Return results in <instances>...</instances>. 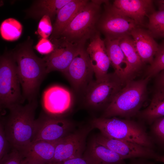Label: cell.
<instances>
[{"mask_svg": "<svg viewBox=\"0 0 164 164\" xmlns=\"http://www.w3.org/2000/svg\"><path fill=\"white\" fill-rule=\"evenodd\" d=\"M32 44L29 38L12 51L23 95L29 102L36 100L40 85L47 74L45 62L34 53Z\"/></svg>", "mask_w": 164, "mask_h": 164, "instance_id": "cell-1", "label": "cell"}, {"mask_svg": "<svg viewBox=\"0 0 164 164\" xmlns=\"http://www.w3.org/2000/svg\"><path fill=\"white\" fill-rule=\"evenodd\" d=\"M36 100L25 105H14L9 110L6 118L2 119L4 132L11 148L20 151L32 141L36 130Z\"/></svg>", "mask_w": 164, "mask_h": 164, "instance_id": "cell-2", "label": "cell"}, {"mask_svg": "<svg viewBox=\"0 0 164 164\" xmlns=\"http://www.w3.org/2000/svg\"><path fill=\"white\" fill-rule=\"evenodd\" d=\"M90 125L93 129H98L109 138L132 142L154 149V143L141 122L116 117H101L93 119Z\"/></svg>", "mask_w": 164, "mask_h": 164, "instance_id": "cell-3", "label": "cell"}, {"mask_svg": "<svg viewBox=\"0 0 164 164\" xmlns=\"http://www.w3.org/2000/svg\"><path fill=\"white\" fill-rule=\"evenodd\" d=\"M150 79L146 77L140 80L126 81L104 109L101 117L120 116L128 119L137 115L146 100L147 86Z\"/></svg>", "mask_w": 164, "mask_h": 164, "instance_id": "cell-4", "label": "cell"}, {"mask_svg": "<svg viewBox=\"0 0 164 164\" xmlns=\"http://www.w3.org/2000/svg\"><path fill=\"white\" fill-rule=\"evenodd\" d=\"M106 1H89L56 39L84 46L97 31V24L101 14V5Z\"/></svg>", "mask_w": 164, "mask_h": 164, "instance_id": "cell-5", "label": "cell"}, {"mask_svg": "<svg viewBox=\"0 0 164 164\" xmlns=\"http://www.w3.org/2000/svg\"><path fill=\"white\" fill-rule=\"evenodd\" d=\"M16 63L12 51L0 56V110L21 104L22 95Z\"/></svg>", "mask_w": 164, "mask_h": 164, "instance_id": "cell-6", "label": "cell"}, {"mask_svg": "<svg viewBox=\"0 0 164 164\" xmlns=\"http://www.w3.org/2000/svg\"><path fill=\"white\" fill-rule=\"evenodd\" d=\"M104 4V11L97 21L96 30L102 33L105 38L118 39L130 35L133 29L141 27L109 1Z\"/></svg>", "mask_w": 164, "mask_h": 164, "instance_id": "cell-7", "label": "cell"}, {"mask_svg": "<svg viewBox=\"0 0 164 164\" xmlns=\"http://www.w3.org/2000/svg\"><path fill=\"white\" fill-rule=\"evenodd\" d=\"M126 82L114 73L100 81L93 80L85 91L86 103L95 109H105Z\"/></svg>", "mask_w": 164, "mask_h": 164, "instance_id": "cell-8", "label": "cell"}, {"mask_svg": "<svg viewBox=\"0 0 164 164\" xmlns=\"http://www.w3.org/2000/svg\"><path fill=\"white\" fill-rule=\"evenodd\" d=\"M98 143L110 150L125 160L142 158L155 162H164V155L154 149L130 142L111 138L101 133L93 138Z\"/></svg>", "mask_w": 164, "mask_h": 164, "instance_id": "cell-9", "label": "cell"}, {"mask_svg": "<svg viewBox=\"0 0 164 164\" xmlns=\"http://www.w3.org/2000/svg\"><path fill=\"white\" fill-rule=\"evenodd\" d=\"M74 127L71 121L62 117L42 114L36 119L35 132L32 142L57 141L71 132Z\"/></svg>", "mask_w": 164, "mask_h": 164, "instance_id": "cell-10", "label": "cell"}, {"mask_svg": "<svg viewBox=\"0 0 164 164\" xmlns=\"http://www.w3.org/2000/svg\"><path fill=\"white\" fill-rule=\"evenodd\" d=\"M93 129L90 125L84 126L59 140L50 164L82 156L85 150L87 137Z\"/></svg>", "mask_w": 164, "mask_h": 164, "instance_id": "cell-11", "label": "cell"}, {"mask_svg": "<svg viewBox=\"0 0 164 164\" xmlns=\"http://www.w3.org/2000/svg\"><path fill=\"white\" fill-rule=\"evenodd\" d=\"M78 91H86L94 74L89 57L84 47L77 52L63 73Z\"/></svg>", "mask_w": 164, "mask_h": 164, "instance_id": "cell-12", "label": "cell"}, {"mask_svg": "<svg viewBox=\"0 0 164 164\" xmlns=\"http://www.w3.org/2000/svg\"><path fill=\"white\" fill-rule=\"evenodd\" d=\"M53 51L43 58L47 73L57 71L63 73L80 49L84 46L73 44L59 39L52 40Z\"/></svg>", "mask_w": 164, "mask_h": 164, "instance_id": "cell-13", "label": "cell"}, {"mask_svg": "<svg viewBox=\"0 0 164 164\" xmlns=\"http://www.w3.org/2000/svg\"><path fill=\"white\" fill-rule=\"evenodd\" d=\"M72 103L71 94L62 87L52 86L44 93L43 107L45 113L48 114L62 117L70 110Z\"/></svg>", "mask_w": 164, "mask_h": 164, "instance_id": "cell-14", "label": "cell"}, {"mask_svg": "<svg viewBox=\"0 0 164 164\" xmlns=\"http://www.w3.org/2000/svg\"><path fill=\"white\" fill-rule=\"evenodd\" d=\"M86 50L90 60L96 80H102L108 74L110 63L104 41L101 38L98 31L97 30L90 39V43Z\"/></svg>", "mask_w": 164, "mask_h": 164, "instance_id": "cell-15", "label": "cell"}, {"mask_svg": "<svg viewBox=\"0 0 164 164\" xmlns=\"http://www.w3.org/2000/svg\"><path fill=\"white\" fill-rule=\"evenodd\" d=\"M152 0H116L112 4L139 26L143 25L145 17L154 11Z\"/></svg>", "mask_w": 164, "mask_h": 164, "instance_id": "cell-16", "label": "cell"}, {"mask_svg": "<svg viewBox=\"0 0 164 164\" xmlns=\"http://www.w3.org/2000/svg\"><path fill=\"white\" fill-rule=\"evenodd\" d=\"M130 36L143 63L150 64L158 50L159 45L148 30L141 27L133 29L131 32Z\"/></svg>", "mask_w": 164, "mask_h": 164, "instance_id": "cell-17", "label": "cell"}, {"mask_svg": "<svg viewBox=\"0 0 164 164\" xmlns=\"http://www.w3.org/2000/svg\"><path fill=\"white\" fill-rule=\"evenodd\" d=\"M119 44L127 63L124 74V79L126 82L133 80L141 72L145 64L139 56L130 35L125 36L119 38Z\"/></svg>", "mask_w": 164, "mask_h": 164, "instance_id": "cell-18", "label": "cell"}, {"mask_svg": "<svg viewBox=\"0 0 164 164\" xmlns=\"http://www.w3.org/2000/svg\"><path fill=\"white\" fill-rule=\"evenodd\" d=\"M59 141L32 142L19 152L24 159L50 164L53 157L56 146Z\"/></svg>", "mask_w": 164, "mask_h": 164, "instance_id": "cell-19", "label": "cell"}, {"mask_svg": "<svg viewBox=\"0 0 164 164\" xmlns=\"http://www.w3.org/2000/svg\"><path fill=\"white\" fill-rule=\"evenodd\" d=\"M83 156L90 164H126L119 155L97 142L90 141Z\"/></svg>", "mask_w": 164, "mask_h": 164, "instance_id": "cell-20", "label": "cell"}, {"mask_svg": "<svg viewBox=\"0 0 164 164\" xmlns=\"http://www.w3.org/2000/svg\"><path fill=\"white\" fill-rule=\"evenodd\" d=\"M89 0H71L58 11L53 26L51 38L58 39L68 24Z\"/></svg>", "mask_w": 164, "mask_h": 164, "instance_id": "cell-21", "label": "cell"}, {"mask_svg": "<svg viewBox=\"0 0 164 164\" xmlns=\"http://www.w3.org/2000/svg\"><path fill=\"white\" fill-rule=\"evenodd\" d=\"M71 0H40L34 2L26 11L27 16L38 19L44 15L49 16L51 20L56 16L59 10Z\"/></svg>", "mask_w": 164, "mask_h": 164, "instance_id": "cell-22", "label": "cell"}, {"mask_svg": "<svg viewBox=\"0 0 164 164\" xmlns=\"http://www.w3.org/2000/svg\"><path fill=\"white\" fill-rule=\"evenodd\" d=\"M119 39L104 40L107 55L114 73L124 81L125 70L127 65L125 55L119 44Z\"/></svg>", "mask_w": 164, "mask_h": 164, "instance_id": "cell-23", "label": "cell"}, {"mask_svg": "<svg viewBox=\"0 0 164 164\" xmlns=\"http://www.w3.org/2000/svg\"><path fill=\"white\" fill-rule=\"evenodd\" d=\"M137 115L149 125L157 119L164 117V92L155 91L149 105Z\"/></svg>", "mask_w": 164, "mask_h": 164, "instance_id": "cell-24", "label": "cell"}, {"mask_svg": "<svg viewBox=\"0 0 164 164\" xmlns=\"http://www.w3.org/2000/svg\"><path fill=\"white\" fill-rule=\"evenodd\" d=\"M22 26L17 20L9 18L4 20L0 25V34L1 37L7 41L17 40L21 35Z\"/></svg>", "mask_w": 164, "mask_h": 164, "instance_id": "cell-25", "label": "cell"}, {"mask_svg": "<svg viewBox=\"0 0 164 164\" xmlns=\"http://www.w3.org/2000/svg\"><path fill=\"white\" fill-rule=\"evenodd\" d=\"M149 23L148 31L154 38H163L164 36V9L154 11L148 16Z\"/></svg>", "mask_w": 164, "mask_h": 164, "instance_id": "cell-26", "label": "cell"}, {"mask_svg": "<svg viewBox=\"0 0 164 164\" xmlns=\"http://www.w3.org/2000/svg\"><path fill=\"white\" fill-rule=\"evenodd\" d=\"M164 70V43L163 41L159 45L152 63L147 69V77L150 78L155 77L162 70Z\"/></svg>", "mask_w": 164, "mask_h": 164, "instance_id": "cell-27", "label": "cell"}, {"mask_svg": "<svg viewBox=\"0 0 164 164\" xmlns=\"http://www.w3.org/2000/svg\"><path fill=\"white\" fill-rule=\"evenodd\" d=\"M149 135L154 143L161 148L164 145V117L155 120L150 125Z\"/></svg>", "mask_w": 164, "mask_h": 164, "instance_id": "cell-28", "label": "cell"}, {"mask_svg": "<svg viewBox=\"0 0 164 164\" xmlns=\"http://www.w3.org/2000/svg\"><path fill=\"white\" fill-rule=\"evenodd\" d=\"M50 18L47 15L42 17L39 23L37 32L42 38H47L51 34L53 26Z\"/></svg>", "mask_w": 164, "mask_h": 164, "instance_id": "cell-29", "label": "cell"}, {"mask_svg": "<svg viewBox=\"0 0 164 164\" xmlns=\"http://www.w3.org/2000/svg\"><path fill=\"white\" fill-rule=\"evenodd\" d=\"M23 158L20 152L12 148L0 162V164H23Z\"/></svg>", "mask_w": 164, "mask_h": 164, "instance_id": "cell-30", "label": "cell"}, {"mask_svg": "<svg viewBox=\"0 0 164 164\" xmlns=\"http://www.w3.org/2000/svg\"><path fill=\"white\" fill-rule=\"evenodd\" d=\"M11 148L6 137L2 119L0 115V162Z\"/></svg>", "mask_w": 164, "mask_h": 164, "instance_id": "cell-31", "label": "cell"}, {"mask_svg": "<svg viewBox=\"0 0 164 164\" xmlns=\"http://www.w3.org/2000/svg\"><path fill=\"white\" fill-rule=\"evenodd\" d=\"M36 50L40 53L47 55L54 50V44L47 38H41L35 46Z\"/></svg>", "mask_w": 164, "mask_h": 164, "instance_id": "cell-32", "label": "cell"}, {"mask_svg": "<svg viewBox=\"0 0 164 164\" xmlns=\"http://www.w3.org/2000/svg\"><path fill=\"white\" fill-rule=\"evenodd\" d=\"M155 77V91L164 92V70L161 71Z\"/></svg>", "mask_w": 164, "mask_h": 164, "instance_id": "cell-33", "label": "cell"}, {"mask_svg": "<svg viewBox=\"0 0 164 164\" xmlns=\"http://www.w3.org/2000/svg\"><path fill=\"white\" fill-rule=\"evenodd\" d=\"M54 164H90L88 161L83 156L73 158Z\"/></svg>", "mask_w": 164, "mask_h": 164, "instance_id": "cell-34", "label": "cell"}, {"mask_svg": "<svg viewBox=\"0 0 164 164\" xmlns=\"http://www.w3.org/2000/svg\"><path fill=\"white\" fill-rule=\"evenodd\" d=\"M155 162L149 159L138 158L132 159L128 164H155Z\"/></svg>", "mask_w": 164, "mask_h": 164, "instance_id": "cell-35", "label": "cell"}, {"mask_svg": "<svg viewBox=\"0 0 164 164\" xmlns=\"http://www.w3.org/2000/svg\"><path fill=\"white\" fill-rule=\"evenodd\" d=\"M158 6L159 9H164V1L156 0L155 1Z\"/></svg>", "mask_w": 164, "mask_h": 164, "instance_id": "cell-36", "label": "cell"}, {"mask_svg": "<svg viewBox=\"0 0 164 164\" xmlns=\"http://www.w3.org/2000/svg\"><path fill=\"white\" fill-rule=\"evenodd\" d=\"M23 164H47L40 162L27 160L23 159Z\"/></svg>", "mask_w": 164, "mask_h": 164, "instance_id": "cell-37", "label": "cell"}, {"mask_svg": "<svg viewBox=\"0 0 164 164\" xmlns=\"http://www.w3.org/2000/svg\"><path fill=\"white\" fill-rule=\"evenodd\" d=\"M1 111V110H0V112Z\"/></svg>", "mask_w": 164, "mask_h": 164, "instance_id": "cell-38", "label": "cell"}]
</instances>
